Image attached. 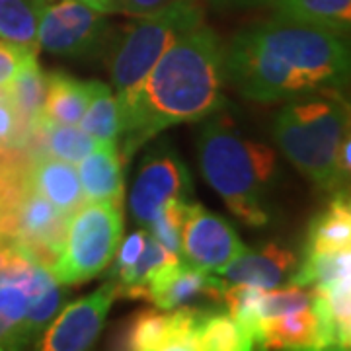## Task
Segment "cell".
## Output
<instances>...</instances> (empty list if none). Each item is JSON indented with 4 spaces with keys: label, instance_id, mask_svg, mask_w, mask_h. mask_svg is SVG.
I'll use <instances>...</instances> for the list:
<instances>
[{
    "label": "cell",
    "instance_id": "cell-19",
    "mask_svg": "<svg viewBox=\"0 0 351 351\" xmlns=\"http://www.w3.org/2000/svg\"><path fill=\"white\" fill-rule=\"evenodd\" d=\"M351 248V205L348 193L339 191L324 213L313 219L304 256L338 254Z\"/></svg>",
    "mask_w": 351,
    "mask_h": 351
},
{
    "label": "cell",
    "instance_id": "cell-28",
    "mask_svg": "<svg viewBox=\"0 0 351 351\" xmlns=\"http://www.w3.org/2000/svg\"><path fill=\"white\" fill-rule=\"evenodd\" d=\"M188 199L168 201L162 207L156 211L149 223V234L152 239L158 240L166 250L180 254V240H182V230H184V223L188 219L189 211Z\"/></svg>",
    "mask_w": 351,
    "mask_h": 351
},
{
    "label": "cell",
    "instance_id": "cell-17",
    "mask_svg": "<svg viewBox=\"0 0 351 351\" xmlns=\"http://www.w3.org/2000/svg\"><path fill=\"white\" fill-rule=\"evenodd\" d=\"M27 182L66 217H71L84 203L78 170L75 164L66 160L39 156L36 162L27 166Z\"/></svg>",
    "mask_w": 351,
    "mask_h": 351
},
{
    "label": "cell",
    "instance_id": "cell-20",
    "mask_svg": "<svg viewBox=\"0 0 351 351\" xmlns=\"http://www.w3.org/2000/svg\"><path fill=\"white\" fill-rule=\"evenodd\" d=\"M4 88L20 121V141H24L34 133L41 119L47 90V75H43V71L39 69L38 57L25 64Z\"/></svg>",
    "mask_w": 351,
    "mask_h": 351
},
{
    "label": "cell",
    "instance_id": "cell-4",
    "mask_svg": "<svg viewBox=\"0 0 351 351\" xmlns=\"http://www.w3.org/2000/svg\"><path fill=\"white\" fill-rule=\"evenodd\" d=\"M348 104L338 88L293 98L276 119L274 137L281 152L320 189L343 186L338 152L348 137Z\"/></svg>",
    "mask_w": 351,
    "mask_h": 351
},
{
    "label": "cell",
    "instance_id": "cell-12",
    "mask_svg": "<svg viewBox=\"0 0 351 351\" xmlns=\"http://www.w3.org/2000/svg\"><path fill=\"white\" fill-rule=\"evenodd\" d=\"M66 223L69 217L29 186L20 205L10 240L49 269L63 248Z\"/></svg>",
    "mask_w": 351,
    "mask_h": 351
},
{
    "label": "cell",
    "instance_id": "cell-24",
    "mask_svg": "<svg viewBox=\"0 0 351 351\" xmlns=\"http://www.w3.org/2000/svg\"><path fill=\"white\" fill-rule=\"evenodd\" d=\"M197 351H246L254 350L244 332L228 313L205 308L195 328Z\"/></svg>",
    "mask_w": 351,
    "mask_h": 351
},
{
    "label": "cell",
    "instance_id": "cell-22",
    "mask_svg": "<svg viewBox=\"0 0 351 351\" xmlns=\"http://www.w3.org/2000/svg\"><path fill=\"white\" fill-rule=\"evenodd\" d=\"M78 125L98 145H117L119 143V138H121L119 104L108 84L98 82V80L92 82L88 108Z\"/></svg>",
    "mask_w": 351,
    "mask_h": 351
},
{
    "label": "cell",
    "instance_id": "cell-10",
    "mask_svg": "<svg viewBox=\"0 0 351 351\" xmlns=\"http://www.w3.org/2000/svg\"><path fill=\"white\" fill-rule=\"evenodd\" d=\"M246 250L237 228L221 215L199 203H189L180 240V260L199 271L219 274L226 263Z\"/></svg>",
    "mask_w": 351,
    "mask_h": 351
},
{
    "label": "cell",
    "instance_id": "cell-25",
    "mask_svg": "<svg viewBox=\"0 0 351 351\" xmlns=\"http://www.w3.org/2000/svg\"><path fill=\"white\" fill-rule=\"evenodd\" d=\"M34 133H38L41 137L45 152L49 156L59 158V160H66L71 164L80 162L88 152L98 145L80 127L51 123V121H45V119H39Z\"/></svg>",
    "mask_w": 351,
    "mask_h": 351
},
{
    "label": "cell",
    "instance_id": "cell-35",
    "mask_svg": "<svg viewBox=\"0 0 351 351\" xmlns=\"http://www.w3.org/2000/svg\"><path fill=\"white\" fill-rule=\"evenodd\" d=\"M88 6H92L94 10L101 14H115V2L113 0H80Z\"/></svg>",
    "mask_w": 351,
    "mask_h": 351
},
{
    "label": "cell",
    "instance_id": "cell-14",
    "mask_svg": "<svg viewBox=\"0 0 351 351\" xmlns=\"http://www.w3.org/2000/svg\"><path fill=\"white\" fill-rule=\"evenodd\" d=\"M299 265V256L279 244H265L260 250H246L217 274L228 283H248L260 289H276L287 283Z\"/></svg>",
    "mask_w": 351,
    "mask_h": 351
},
{
    "label": "cell",
    "instance_id": "cell-29",
    "mask_svg": "<svg viewBox=\"0 0 351 351\" xmlns=\"http://www.w3.org/2000/svg\"><path fill=\"white\" fill-rule=\"evenodd\" d=\"M314 301V289L289 285L285 289H263L260 297V318L293 313Z\"/></svg>",
    "mask_w": 351,
    "mask_h": 351
},
{
    "label": "cell",
    "instance_id": "cell-15",
    "mask_svg": "<svg viewBox=\"0 0 351 351\" xmlns=\"http://www.w3.org/2000/svg\"><path fill=\"white\" fill-rule=\"evenodd\" d=\"M262 350H324V336L314 304L293 313L262 318L258 324Z\"/></svg>",
    "mask_w": 351,
    "mask_h": 351
},
{
    "label": "cell",
    "instance_id": "cell-6",
    "mask_svg": "<svg viewBox=\"0 0 351 351\" xmlns=\"http://www.w3.org/2000/svg\"><path fill=\"white\" fill-rule=\"evenodd\" d=\"M123 234V207L84 203L69 217L63 248L49 267L61 285L86 283L113 262Z\"/></svg>",
    "mask_w": 351,
    "mask_h": 351
},
{
    "label": "cell",
    "instance_id": "cell-23",
    "mask_svg": "<svg viewBox=\"0 0 351 351\" xmlns=\"http://www.w3.org/2000/svg\"><path fill=\"white\" fill-rule=\"evenodd\" d=\"M170 328V311L160 313V308L137 311L119 332L115 348L133 351H164Z\"/></svg>",
    "mask_w": 351,
    "mask_h": 351
},
{
    "label": "cell",
    "instance_id": "cell-2",
    "mask_svg": "<svg viewBox=\"0 0 351 351\" xmlns=\"http://www.w3.org/2000/svg\"><path fill=\"white\" fill-rule=\"evenodd\" d=\"M225 47L211 27L197 25L164 51L129 100L119 106L127 158L168 127L219 113L225 98Z\"/></svg>",
    "mask_w": 351,
    "mask_h": 351
},
{
    "label": "cell",
    "instance_id": "cell-30",
    "mask_svg": "<svg viewBox=\"0 0 351 351\" xmlns=\"http://www.w3.org/2000/svg\"><path fill=\"white\" fill-rule=\"evenodd\" d=\"M32 59H36V49L0 38V86H6Z\"/></svg>",
    "mask_w": 351,
    "mask_h": 351
},
{
    "label": "cell",
    "instance_id": "cell-34",
    "mask_svg": "<svg viewBox=\"0 0 351 351\" xmlns=\"http://www.w3.org/2000/svg\"><path fill=\"white\" fill-rule=\"evenodd\" d=\"M217 6H228V8H254V6H265L274 4L276 0H211Z\"/></svg>",
    "mask_w": 351,
    "mask_h": 351
},
{
    "label": "cell",
    "instance_id": "cell-16",
    "mask_svg": "<svg viewBox=\"0 0 351 351\" xmlns=\"http://www.w3.org/2000/svg\"><path fill=\"white\" fill-rule=\"evenodd\" d=\"M84 203H110L123 207V172L117 145H96L78 162Z\"/></svg>",
    "mask_w": 351,
    "mask_h": 351
},
{
    "label": "cell",
    "instance_id": "cell-8",
    "mask_svg": "<svg viewBox=\"0 0 351 351\" xmlns=\"http://www.w3.org/2000/svg\"><path fill=\"white\" fill-rule=\"evenodd\" d=\"M49 269L14 240H0V350L22 348V324L29 302Z\"/></svg>",
    "mask_w": 351,
    "mask_h": 351
},
{
    "label": "cell",
    "instance_id": "cell-11",
    "mask_svg": "<svg viewBox=\"0 0 351 351\" xmlns=\"http://www.w3.org/2000/svg\"><path fill=\"white\" fill-rule=\"evenodd\" d=\"M115 299V281L110 279L88 297L64 306L63 313H59L43 330L36 348L43 351L90 350L106 326V318Z\"/></svg>",
    "mask_w": 351,
    "mask_h": 351
},
{
    "label": "cell",
    "instance_id": "cell-7",
    "mask_svg": "<svg viewBox=\"0 0 351 351\" xmlns=\"http://www.w3.org/2000/svg\"><path fill=\"white\" fill-rule=\"evenodd\" d=\"M38 47L61 57H88L108 38V14L80 0H34Z\"/></svg>",
    "mask_w": 351,
    "mask_h": 351
},
{
    "label": "cell",
    "instance_id": "cell-18",
    "mask_svg": "<svg viewBox=\"0 0 351 351\" xmlns=\"http://www.w3.org/2000/svg\"><path fill=\"white\" fill-rule=\"evenodd\" d=\"M274 20L343 36L351 25V0H276Z\"/></svg>",
    "mask_w": 351,
    "mask_h": 351
},
{
    "label": "cell",
    "instance_id": "cell-31",
    "mask_svg": "<svg viewBox=\"0 0 351 351\" xmlns=\"http://www.w3.org/2000/svg\"><path fill=\"white\" fill-rule=\"evenodd\" d=\"M147 230H135L133 234H129V239L123 242V244H119V248L115 252V256H113V265H112V277L119 276L121 271H125L129 269L133 263L137 262L138 256H141V252L145 248V240H147Z\"/></svg>",
    "mask_w": 351,
    "mask_h": 351
},
{
    "label": "cell",
    "instance_id": "cell-9",
    "mask_svg": "<svg viewBox=\"0 0 351 351\" xmlns=\"http://www.w3.org/2000/svg\"><path fill=\"white\" fill-rule=\"evenodd\" d=\"M193 180L182 156L170 147L152 149L138 168L129 195V209L138 225L147 226L168 201L188 199Z\"/></svg>",
    "mask_w": 351,
    "mask_h": 351
},
{
    "label": "cell",
    "instance_id": "cell-33",
    "mask_svg": "<svg viewBox=\"0 0 351 351\" xmlns=\"http://www.w3.org/2000/svg\"><path fill=\"white\" fill-rule=\"evenodd\" d=\"M113 2H115V12L137 18V16H147L156 10H162L164 6L172 4L176 0H113Z\"/></svg>",
    "mask_w": 351,
    "mask_h": 351
},
{
    "label": "cell",
    "instance_id": "cell-1",
    "mask_svg": "<svg viewBox=\"0 0 351 351\" xmlns=\"http://www.w3.org/2000/svg\"><path fill=\"white\" fill-rule=\"evenodd\" d=\"M225 75L248 100H293L343 86L350 76V51L338 34L269 20L244 27L230 39Z\"/></svg>",
    "mask_w": 351,
    "mask_h": 351
},
{
    "label": "cell",
    "instance_id": "cell-5",
    "mask_svg": "<svg viewBox=\"0 0 351 351\" xmlns=\"http://www.w3.org/2000/svg\"><path fill=\"white\" fill-rule=\"evenodd\" d=\"M203 0H176L162 10L137 16L115 36L108 71L117 104L123 106L176 39L203 24Z\"/></svg>",
    "mask_w": 351,
    "mask_h": 351
},
{
    "label": "cell",
    "instance_id": "cell-27",
    "mask_svg": "<svg viewBox=\"0 0 351 351\" xmlns=\"http://www.w3.org/2000/svg\"><path fill=\"white\" fill-rule=\"evenodd\" d=\"M0 38L38 51V12L34 0H0Z\"/></svg>",
    "mask_w": 351,
    "mask_h": 351
},
{
    "label": "cell",
    "instance_id": "cell-13",
    "mask_svg": "<svg viewBox=\"0 0 351 351\" xmlns=\"http://www.w3.org/2000/svg\"><path fill=\"white\" fill-rule=\"evenodd\" d=\"M228 281L217 274L193 269L180 258L162 265L147 285V301L160 311H174L186 306L199 297L223 299Z\"/></svg>",
    "mask_w": 351,
    "mask_h": 351
},
{
    "label": "cell",
    "instance_id": "cell-26",
    "mask_svg": "<svg viewBox=\"0 0 351 351\" xmlns=\"http://www.w3.org/2000/svg\"><path fill=\"white\" fill-rule=\"evenodd\" d=\"M64 293L61 289V283L51 276L49 271V276L41 281V285L29 302L27 313H25L22 332H20L22 348H25L27 343H36L41 338L43 330L49 326L51 320L59 313Z\"/></svg>",
    "mask_w": 351,
    "mask_h": 351
},
{
    "label": "cell",
    "instance_id": "cell-3",
    "mask_svg": "<svg viewBox=\"0 0 351 351\" xmlns=\"http://www.w3.org/2000/svg\"><path fill=\"white\" fill-rule=\"evenodd\" d=\"M201 172L226 207L248 226H265L267 191L276 178L277 156L267 145L246 138L226 115H217L201 129Z\"/></svg>",
    "mask_w": 351,
    "mask_h": 351
},
{
    "label": "cell",
    "instance_id": "cell-32",
    "mask_svg": "<svg viewBox=\"0 0 351 351\" xmlns=\"http://www.w3.org/2000/svg\"><path fill=\"white\" fill-rule=\"evenodd\" d=\"M20 141V121L8 100L0 101V149L14 147Z\"/></svg>",
    "mask_w": 351,
    "mask_h": 351
},
{
    "label": "cell",
    "instance_id": "cell-21",
    "mask_svg": "<svg viewBox=\"0 0 351 351\" xmlns=\"http://www.w3.org/2000/svg\"><path fill=\"white\" fill-rule=\"evenodd\" d=\"M92 82H80L64 73L47 75L41 119L61 125H78L86 112Z\"/></svg>",
    "mask_w": 351,
    "mask_h": 351
}]
</instances>
